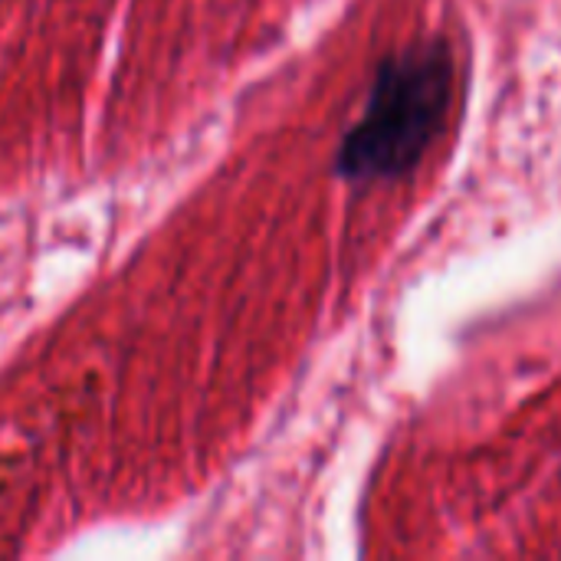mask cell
Returning a JSON list of instances; mask_svg holds the SVG:
<instances>
[{
	"mask_svg": "<svg viewBox=\"0 0 561 561\" xmlns=\"http://www.w3.org/2000/svg\"><path fill=\"white\" fill-rule=\"evenodd\" d=\"M454 76V49L440 36H424L385 56L362 118L335 151V174L352 184H375L414 171L447 122Z\"/></svg>",
	"mask_w": 561,
	"mask_h": 561,
	"instance_id": "cell-1",
	"label": "cell"
}]
</instances>
